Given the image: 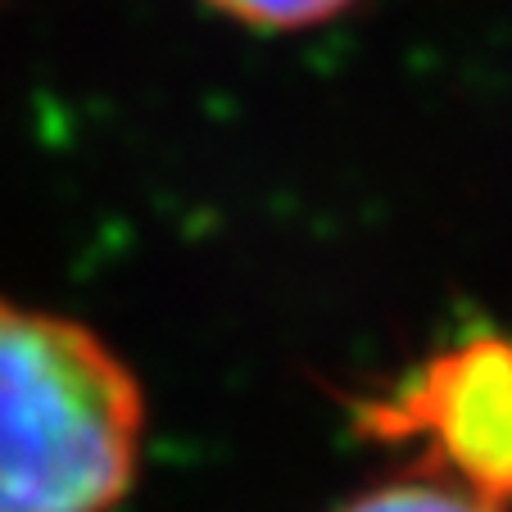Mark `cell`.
<instances>
[{"label":"cell","mask_w":512,"mask_h":512,"mask_svg":"<svg viewBox=\"0 0 512 512\" xmlns=\"http://www.w3.org/2000/svg\"><path fill=\"white\" fill-rule=\"evenodd\" d=\"M227 19H241L250 28L268 32H290V28H313L336 14H345L354 0H204Z\"/></svg>","instance_id":"obj_4"},{"label":"cell","mask_w":512,"mask_h":512,"mask_svg":"<svg viewBox=\"0 0 512 512\" xmlns=\"http://www.w3.org/2000/svg\"><path fill=\"white\" fill-rule=\"evenodd\" d=\"M141 449L145 390L109 340L0 300V512H114Z\"/></svg>","instance_id":"obj_1"},{"label":"cell","mask_w":512,"mask_h":512,"mask_svg":"<svg viewBox=\"0 0 512 512\" xmlns=\"http://www.w3.org/2000/svg\"><path fill=\"white\" fill-rule=\"evenodd\" d=\"M354 426L381 445H422L431 476L512 508V340L467 336L390 395L358 399Z\"/></svg>","instance_id":"obj_2"},{"label":"cell","mask_w":512,"mask_h":512,"mask_svg":"<svg viewBox=\"0 0 512 512\" xmlns=\"http://www.w3.org/2000/svg\"><path fill=\"white\" fill-rule=\"evenodd\" d=\"M336 512H503V508L458 490L445 476L417 472V476H399V481L372 485V490L345 499Z\"/></svg>","instance_id":"obj_3"}]
</instances>
